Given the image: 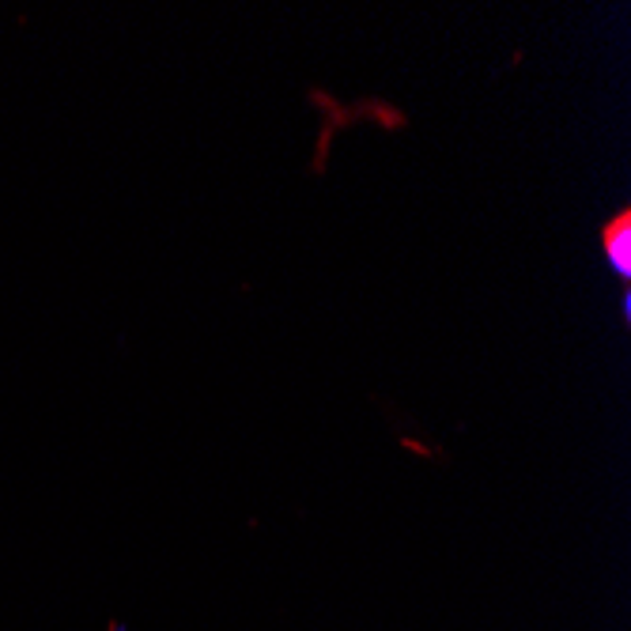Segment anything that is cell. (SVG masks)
Here are the masks:
<instances>
[{
    "instance_id": "6da1fadb",
    "label": "cell",
    "mask_w": 631,
    "mask_h": 631,
    "mask_svg": "<svg viewBox=\"0 0 631 631\" xmlns=\"http://www.w3.org/2000/svg\"><path fill=\"white\" fill-rule=\"evenodd\" d=\"M601 243H605V257L617 269L620 280L631 276V213H617L601 227Z\"/></svg>"
}]
</instances>
